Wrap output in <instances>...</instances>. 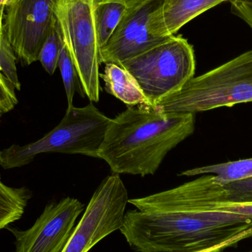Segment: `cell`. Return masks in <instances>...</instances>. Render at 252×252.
Masks as SVG:
<instances>
[{
    "label": "cell",
    "instance_id": "6da1fadb",
    "mask_svg": "<svg viewBox=\"0 0 252 252\" xmlns=\"http://www.w3.org/2000/svg\"><path fill=\"white\" fill-rule=\"evenodd\" d=\"M195 125L194 114L127 106L111 119L99 158L114 173L155 174L168 153L192 135Z\"/></svg>",
    "mask_w": 252,
    "mask_h": 252
},
{
    "label": "cell",
    "instance_id": "7a4b0ae2",
    "mask_svg": "<svg viewBox=\"0 0 252 252\" xmlns=\"http://www.w3.org/2000/svg\"><path fill=\"white\" fill-rule=\"evenodd\" d=\"M252 227V218L221 210L126 212L121 232L136 252H197Z\"/></svg>",
    "mask_w": 252,
    "mask_h": 252
},
{
    "label": "cell",
    "instance_id": "3957f363",
    "mask_svg": "<svg viewBox=\"0 0 252 252\" xmlns=\"http://www.w3.org/2000/svg\"><path fill=\"white\" fill-rule=\"evenodd\" d=\"M247 103H252V50L193 77L154 107L163 112L195 115Z\"/></svg>",
    "mask_w": 252,
    "mask_h": 252
},
{
    "label": "cell",
    "instance_id": "277c9868",
    "mask_svg": "<svg viewBox=\"0 0 252 252\" xmlns=\"http://www.w3.org/2000/svg\"><path fill=\"white\" fill-rule=\"evenodd\" d=\"M110 121L93 102L84 107H67L60 124L41 139L22 146L14 144L1 151L0 165L5 170L23 167L44 153L99 158Z\"/></svg>",
    "mask_w": 252,
    "mask_h": 252
},
{
    "label": "cell",
    "instance_id": "5b68a950",
    "mask_svg": "<svg viewBox=\"0 0 252 252\" xmlns=\"http://www.w3.org/2000/svg\"><path fill=\"white\" fill-rule=\"evenodd\" d=\"M152 106L179 91L195 75V52L186 38L173 35L137 57L124 62Z\"/></svg>",
    "mask_w": 252,
    "mask_h": 252
},
{
    "label": "cell",
    "instance_id": "8992f818",
    "mask_svg": "<svg viewBox=\"0 0 252 252\" xmlns=\"http://www.w3.org/2000/svg\"><path fill=\"white\" fill-rule=\"evenodd\" d=\"M95 0H56L54 12L62 39L76 68L84 96L100 100V48L94 24Z\"/></svg>",
    "mask_w": 252,
    "mask_h": 252
},
{
    "label": "cell",
    "instance_id": "52a82bcc",
    "mask_svg": "<svg viewBox=\"0 0 252 252\" xmlns=\"http://www.w3.org/2000/svg\"><path fill=\"white\" fill-rule=\"evenodd\" d=\"M128 194L118 173L105 178L93 193L84 215L62 252H88L124 223Z\"/></svg>",
    "mask_w": 252,
    "mask_h": 252
},
{
    "label": "cell",
    "instance_id": "ba28073f",
    "mask_svg": "<svg viewBox=\"0 0 252 252\" xmlns=\"http://www.w3.org/2000/svg\"><path fill=\"white\" fill-rule=\"evenodd\" d=\"M56 0H9L4 28L16 56L24 66L38 62L44 41L56 25Z\"/></svg>",
    "mask_w": 252,
    "mask_h": 252
},
{
    "label": "cell",
    "instance_id": "9c48e42d",
    "mask_svg": "<svg viewBox=\"0 0 252 252\" xmlns=\"http://www.w3.org/2000/svg\"><path fill=\"white\" fill-rule=\"evenodd\" d=\"M162 0H148L127 7L107 42L100 48L101 63L121 65L170 39L156 32L155 14Z\"/></svg>",
    "mask_w": 252,
    "mask_h": 252
},
{
    "label": "cell",
    "instance_id": "30bf717a",
    "mask_svg": "<svg viewBox=\"0 0 252 252\" xmlns=\"http://www.w3.org/2000/svg\"><path fill=\"white\" fill-rule=\"evenodd\" d=\"M85 209L79 200L66 197L47 204L29 229L8 228L15 238V252H63Z\"/></svg>",
    "mask_w": 252,
    "mask_h": 252
},
{
    "label": "cell",
    "instance_id": "8fae6325",
    "mask_svg": "<svg viewBox=\"0 0 252 252\" xmlns=\"http://www.w3.org/2000/svg\"><path fill=\"white\" fill-rule=\"evenodd\" d=\"M226 1L229 0H162L159 19L163 35H175L201 13Z\"/></svg>",
    "mask_w": 252,
    "mask_h": 252
},
{
    "label": "cell",
    "instance_id": "7c38bea8",
    "mask_svg": "<svg viewBox=\"0 0 252 252\" xmlns=\"http://www.w3.org/2000/svg\"><path fill=\"white\" fill-rule=\"evenodd\" d=\"M100 76L104 81L106 91L127 106L154 107L136 78L123 66L106 63L104 74Z\"/></svg>",
    "mask_w": 252,
    "mask_h": 252
},
{
    "label": "cell",
    "instance_id": "4fadbf2b",
    "mask_svg": "<svg viewBox=\"0 0 252 252\" xmlns=\"http://www.w3.org/2000/svg\"><path fill=\"white\" fill-rule=\"evenodd\" d=\"M211 174L216 176V181L223 185L235 181L252 177V158L230 161L220 164L195 168L182 172L179 176H194Z\"/></svg>",
    "mask_w": 252,
    "mask_h": 252
},
{
    "label": "cell",
    "instance_id": "5bb4252c",
    "mask_svg": "<svg viewBox=\"0 0 252 252\" xmlns=\"http://www.w3.org/2000/svg\"><path fill=\"white\" fill-rule=\"evenodd\" d=\"M31 197L27 188H10L0 179V230L22 217Z\"/></svg>",
    "mask_w": 252,
    "mask_h": 252
},
{
    "label": "cell",
    "instance_id": "9a60e30c",
    "mask_svg": "<svg viewBox=\"0 0 252 252\" xmlns=\"http://www.w3.org/2000/svg\"><path fill=\"white\" fill-rule=\"evenodd\" d=\"M127 7L117 1L98 3L94 7V24L100 48L106 44L121 22Z\"/></svg>",
    "mask_w": 252,
    "mask_h": 252
},
{
    "label": "cell",
    "instance_id": "2e32d148",
    "mask_svg": "<svg viewBox=\"0 0 252 252\" xmlns=\"http://www.w3.org/2000/svg\"><path fill=\"white\" fill-rule=\"evenodd\" d=\"M62 43L63 39L62 34L56 22V26L52 30L50 35L44 41L38 56V62H41L43 67L49 75H53L57 69Z\"/></svg>",
    "mask_w": 252,
    "mask_h": 252
},
{
    "label": "cell",
    "instance_id": "e0dca14e",
    "mask_svg": "<svg viewBox=\"0 0 252 252\" xmlns=\"http://www.w3.org/2000/svg\"><path fill=\"white\" fill-rule=\"evenodd\" d=\"M58 67L60 69L65 92H66L67 107H71L74 106L73 99L76 91V83L78 80V77L73 61L63 41L62 43Z\"/></svg>",
    "mask_w": 252,
    "mask_h": 252
},
{
    "label": "cell",
    "instance_id": "ac0fdd59",
    "mask_svg": "<svg viewBox=\"0 0 252 252\" xmlns=\"http://www.w3.org/2000/svg\"><path fill=\"white\" fill-rule=\"evenodd\" d=\"M5 5L0 4V72L4 75H13L16 72V58L6 36L4 28Z\"/></svg>",
    "mask_w": 252,
    "mask_h": 252
},
{
    "label": "cell",
    "instance_id": "d6986e66",
    "mask_svg": "<svg viewBox=\"0 0 252 252\" xmlns=\"http://www.w3.org/2000/svg\"><path fill=\"white\" fill-rule=\"evenodd\" d=\"M227 193V201L238 204L252 203V177L235 181L223 185Z\"/></svg>",
    "mask_w": 252,
    "mask_h": 252
},
{
    "label": "cell",
    "instance_id": "ffe728a7",
    "mask_svg": "<svg viewBox=\"0 0 252 252\" xmlns=\"http://www.w3.org/2000/svg\"><path fill=\"white\" fill-rule=\"evenodd\" d=\"M16 89L0 72V118L10 112L18 104Z\"/></svg>",
    "mask_w": 252,
    "mask_h": 252
},
{
    "label": "cell",
    "instance_id": "44dd1931",
    "mask_svg": "<svg viewBox=\"0 0 252 252\" xmlns=\"http://www.w3.org/2000/svg\"><path fill=\"white\" fill-rule=\"evenodd\" d=\"M229 1L232 13L242 19L252 31V1L229 0Z\"/></svg>",
    "mask_w": 252,
    "mask_h": 252
},
{
    "label": "cell",
    "instance_id": "7402d4cb",
    "mask_svg": "<svg viewBox=\"0 0 252 252\" xmlns=\"http://www.w3.org/2000/svg\"><path fill=\"white\" fill-rule=\"evenodd\" d=\"M240 241H241V239H240L239 236H235L234 238L225 241V242H223V244H220V245L212 247V248L208 249V250H203V251L197 252H220L222 250H223V249L226 248V247H231V246H233L235 245V244H238Z\"/></svg>",
    "mask_w": 252,
    "mask_h": 252
},
{
    "label": "cell",
    "instance_id": "603a6c76",
    "mask_svg": "<svg viewBox=\"0 0 252 252\" xmlns=\"http://www.w3.org/2000/svg\"><path fill=\"white\" fill-rule=\"evenodd\" d=\"M148 0H95L96 4L98 3L105 2V1H117V2L122 3L125 4L127 7H131L133 6L139 5L145 2Z\"/></svg>",
    "mask_w": 252,
    "mask_h": 252
},
{
    "label": "cell",
    "instance_id": "cb8c5ba5",
    "mask_svg": "<svg viewBox=\"0 0 252 252\" xmlns=\"http://www.w3.org/2000/svg\"><path fill=\"white\" fill-rule=\"evenodd\" d=\"M9 0H0V4H2V5H7V2H8Z\"/></svg>",
    "mask_w": 252,
    "mask_h": 252
},
{
    "label": "cell",
    "instance_id": "d4e9b609",
    "mask_svg": "<svg viewBox=\"0 0 252 252\" xmlns=\"http://www.w3.org/2000/svg\"><path fill=\"white\" fill-rule=\"evenodd\" d=\"M243 1H252V0H243Z\"/></svg>",
    "mask_w": 252,
    "mask_h": 252
},
{
    "label": "cell",
    "instance_id": "484cf974",
    "mask_svg": "<svg viewBox=\"0 0 252 252\" xmlns=\"http://www.w3.org/2000/svg\"></svg>",
    "mask_w": 252,
    "mask_h": 252
},
{
    "label": "cell",
    "instance_id": "4316f807",
    "mask_svg": "<svg viewBox=\"0 0 252 252\" xmlns=\"http://www.w3.org/2000/svg\"><path fill=\"white\" fill-rule=\"evenodd\" d=\"M1 151H0V155H1Z\"/></svg>",
    "mask_w": 252,
    "mask_h": 252
}]
</instances>
